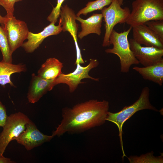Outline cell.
<instances>
[{
  "label": "cell",
  "instance_id": "26",
  "mask_svg": "<svg viewBox=\"0 0 163 163\" xmlns=\"http://www.w3.org/2000/svg\"><path fill=\"white\" fill-rule=\"evenodd\" d=\"M15 161H11L10 158H6L2 154H0V163H14Z\"/></svg>",
  "mask_w": 163,
  "mask_h": 163
},
{
  "label": "cell",
  "instance_id": "25",
  "mask_svg": "<svg viewBox=\"0 0 163 163\" xmlns=\"http://www.w3.org/2000/svg\"><path fill=\"white\" fill-rule=\"evenodd\" d=\"M8 117L6 108L0 101V127L4 126Z\"/></svg>",
  "mask_w": 163,
  "mask_h": 163
},
{
  "label": "cell",
  "instance_id": "3",
  "mask_svg": "<svg viewBox=\"0 0 163 163\" xmlns=\"http://www.w3.org/2000/svg\"><path fill=\"white\" fill-rule=\"evenodd\" d=\"M132 28V27L130 26L127 30L120 33L113 29L109 38L110 44H112L113 47L105 50L106 53L115 54L119 57L120 72L123 73L128 72L133 65L139 64L130 49L128 39V34Z\"/></svg>",
  "mask_w": 163,
  "mask_h": 163
},
{
  "label": "cell",
  "instance_id": "27",
  "mask_svg": "<svg viewBox=\"0 0 163 163\" xmlns=\"http://www.w3.org/2000/svg\"><path fill=\"white\" fill-rule=\"evenodd\" d=\"M5 19L6 18L5 17H3L0 14V23L2 24V26L4 24Z\"/></svg>",
  "mask_w": 163,
  "mask_h": 163
},
{
  "label": "cell",
  "instance_id": "24",
  "mask_svg": "<svg viewBox=\"0 0 163 163\" xmlns=\"http://www.w3.org/2000/svg\"><path fill=\"white\" fill-rule=\"evenodd\" d=\"M22 0H0V5L2 6L7 12L6 16L14 15V5L15 2Z\"/></svg>",
  "mask_w": 163,
  "mask_h": 163
},
{
  "label": "cell",
  "instance_id": "4",
  "mask_svg": "<svg viewBox=\"0 0 163 163\" xmlns=\"http://www.w3.org/2000/svg\"><path fill=\"white\" fill-rule=\"evenodd\" d=\"M149 88L148 87H145L142 89L138 99L132 104L125 106L121 110L117 113H113L108 111L107 113L106 120L115 124L118 128L123 156L126 155L123 149L122 139V128L124 122L136 112L140 110L149 109L155 111H158L157 109L150 103L149 100Z\"/></svg>",
  "mask_w": 163,
  "mask_h": 163
},
{
  "label": "cell",
  "instance_id": "15",
  "mask_svg": "<svg viewBox=\"0 0 163 163\" xmlns=\"http://www.w3.org/2000/svg\"><path fill=\"white\" fill-rule=\"evenodd\" d=\"M101 14H93L86 19H83L80 16L76 17V20L81 24V31L78 35V37L82 39L90 34H95L100 35L103 20Z\"/></svg>",
  "mask_w": 163,
  "mask_h": 163
},
{
  "label": "cell",
  "instance_id": "11",
  "mask_svg": "<svg viewBox=\"0 0 163 163\" xmlns=\"http://www.w3.org/2000/svg\"><path fill=\"white\" fill-rule=\"evenodd\" d=\"M54 137L43 134L37 128L31 120L26 126L24 130L14 140L24 146L27 151L50 141Z\"/></svg>",
  "mask_w": 163,
  "mask_h": 163
},
{
  "label": "cell",
  "instance_id": "22",
  "mask_svg": "<svg viewBox=\"0 0 163 163\" xmlns=\"http://www.w3.org/2000/svg\"><path fill=\"white\" fill-rule=\"evenodd\" d=\"M145 24L158 36L163 43V20L150 21Z\"/></svg>",
  "mask_w": 163,
  "mask_h": 163
},
{
  "label": "cell",
  "instance_id": "21",
  "mask_svg": "<svg viewBox=\"0 0 163 163\" xmlns=\"http://www.w3.org/2000/svg\"><path fill=\"white\" fill-rule=\"evenodd\" d=\"M153 152L141 155L140 156H131L128 158L131 163H162L163 155L155 157L153 156Z\"/></svg>",
  "mask_w": 163,
  "mask_h": 163
},
{
  "label": "cell",
  "instance_id": "20",
  "mask_svg": "<svg viewBox=\"0 0 163 163\" xmlns=\"http://www.w3.org/2000/svg\"><path fill=\"white\" fill-rule=\"evenodd\" d=\"M0 50L2 56V61L12 63V55L8 40L3 28L0 26Z\"/></svg>",
  "mask_w": 163,
  "mask_h": 163
},
{
  "label": "cell",
  "instance_id": "23",
  "mask_svg": "<svg viewBox=\"0 0 163 163\" xmlns=\"http://www.w3.org/2000/svg\"><path fill=\"white\" fill-rule=\"evenodd\" d=\"M65 0H57L56 5L53 8L50 14L47 18V20L50 23L53 22L55 24L57 21L59 16L62 4Z\"/></svg>",
  "mask_w": 163,
  "mask_h": 163
},
{
  "label": "cell",
  "instance_id": "16",
  "mask_svg": "<svg viewBox=\"0 0 163 163\" xmlns=\"http://www.w3.org/2000/svg\"><path fill=\"white\" fill-rule=\"evenodd\" d=\"M133 69L145 80L151 81L160 86L163 83V59L157 63L147 67L134 66Z\"/></svg>",
  "mask_w": 163,
  "mask_h": 163
},
{
  "label": "cell",
  "instance_id": "19",
  "mask_svg": "<svg viewBox=\"0 0 163 163\" xmlns=\"http://www.w3.org/2000/svg\"><path fill=\"white\" fill-rule=\"evenodd\" d=\"M113 0H96L88 2L84 8L80 10L76 14V17L81 14L86 15L88 14L97 10H101L106 6L109 5Z\"/></svg>",
  "mask_w": 163,
  "mask_h": 163
},
{
  "label": "cell",
  "instance_id": "12",
  "mask_svg": "<svg viewBox=\"0 0 163 163\" xmlns=\"http://www.w3.org/2000/svg\"><path fill=\"white\" fill-rule=\"evenodd\" d=\"M50 23L39 33L34 34L29 32L27 38V41L24 43L21 46L27 53H33L39 47L46 37L57 35L62 31L60 21H59L57 26L55 25L53 22Z\"/></svg>",
  "mask_w": 163,
  "mask_h": 163
},
{
  "label": "cell",
  "instance_id": "18",
  "mask_svg": "<svg viewBox=\"0 0 163 163\" xmlns=\"http://www.w3.org/2000/svg\"><path fill=\"white\" fill-rule=\"evenodd\" d=\"M27 69L25 64H14L12 63L0 62V85L2 86L9 84L11 86L15 87L11 80L13 74L25 72Z\"/></svg>",
  "mask_w": 163,
  "mask_h": 163
},
{
  "label": "cell",
  "instance_id": "17",
  "mask_svg": "<svg viewBox=\"0 0 163 163\" xmlns=\"http://www.w3.org/2000/svg\"><path fill=\"white\" fill-rule=\"evenodd\" d=\"M63 63L55 58L47 59L37 71V75L47 80H54L62 73Z\"/></svg>",
  "mask_w": 163,
  "mask_h": 163
},
{
  "label": "cell",
  "instance_id": "7",
  "mask_svg": "<svg viewBox=\"0 0 163 163\" xmlns=\"http://www.w3.org/2000/svg\"><path fill=\"white\" fill-rule=\"evenodd\" d=\"M5 20L2 27L6 35L12 54L22 46L24 41L27 39L29 31L24 21L17 19L14 15H5Z\"/></svg>",
  "mask_w": 163,
  "mask_h": 163
},
{
  "label": "cell",
  "instance_id": "6",
  "mask_svg": "<svg viewBox=\"0 0 163 163\" xmlns=\"http://www.w3.org/2000/svg\"><path fill=\"white\" fill-rule=\"evenodd\" d=\"M30 121L27 115L21 112L8 116L0 134V154L3 155L9 142L24 130Z\"/></svg>",
  "mask_w": 163,
  "mask_h": 163
},
{
  "label": "cell",
  "instance_id": "8",
  "mask_svg": "<svg viewBox=\"0 0 163 163\" xmlns=\"http://www.w3.org/2000/svg\"><path fill=\"white\" fill-rule=\"evenodd\" d=\"M99 64L98 61L94 59H90L89 64L85 67L81 66L79 64H77L74 71L67 74L62 73L54 80L53 84L55 86L61 83L66 84L69 87V92L72 93L77 89L79 84L84 83L81 81L83 79L88 78L99 81V78H93L89 75V71L92 69L97 67Z\"/></svg>",
  "mask_w": 163,
  "mask_h": 163
},
{
  "label": "cell",
  "instance_id": "28",
  "mask_svg": "<svg viewBox=\"0 0 163 163\" xmlns=\"http://www.w3.org/2000/svg\"><path fill=\"white\" fill-rule=\"evenodd\" d=\"M123 1L124 0H118L119 4L121 6L123 5Z\"/></svg>",
  "mask_w": 163,
  "mask_h": 163
},
{
  "label": "cell",
  "instance_id": "2",
  "mask_svg": "<svg viewBox=\"0 0 163 163\" xmlns=\"http://www.w3.org/2000/svg\"><path fill=\"white\" fill-rule=\"evenodd\" d=\"M126 23L132 27L152 20H163V0H135Z\"/></svg>",
  "mask_w": 163,
  "mask_h": 163
},
{
  "label": "cell",
  "instance_id": "14",
  "mask_svg": "<svg viewBox=\"0 0 163 163\" xmlns=\"http://www.w3.org/2000/svg\"><path fill=\"white\" fill-rule=\"evenodd\" d=\"M133 38L136 43L146 46L163 49V43L158 36L145 24L132 27Z\"/></svg>",
  "mask_w": 163,
  "mask_h": 163
},
{
  "label": "cell",
  "instance_id": "9",
  "mask_svg": "<svg viewBox=\"0 0 163 163\" xmlns=\"http://www.w3.org/2000/svg\"><path fill=\"white\" fill-rule=\"evenodd\" d=\"M59 16L60 17L59 21L62 25V30L69 32L75 42L76 53V59L75 65L84 63L78 43V25L76 22V16L74 11L66 5L61 6Z\"/></svg>",
  "mask_w": 163,
  "mask_h": 163
},
{
  "label": "cell",
  "instance_id": "1",
  "mask_svg": "<svg viewBox=\"0 0 163 163\" xmlns=\"http://www.w3.org/2000/svg\"><path fill=\"white\" fill-rule=\"evenodd\" d=\"M109 107L105 100H91L62 110V119L52 135L81 133L104 123Z\"/></svg>",
  "mask_w": 163,
  "mask_h": 163
},
{
  "label": "cell",
  "instance_id": "13",
  "mask_svg": "<svg viewBox=\"0 0 163 163\" xmlns=\"http://www.w3.org/2000/svg\"><path fill=\"white\" fill-rule=\"evenodd\" d=\"M54 80L44 79L32 74L27 96L28 101L34 104L48 91L51 90L54 86Z\"/></svg>",
  "mask_w": 163,
  "mask_h": 163
},
{
  "label": "cell",
  "instance_id": "10",
  "mask_svg": "<svg viewBox=\"0 0 163 163\" xmlns=\"http://www.w3.org/2000/svg\"><path fill=\"white\" fill-rule=\"evenodd\" d=\"M134 56L144 67L155 64L163 59V49L152 46H143L133 38L129 40Z\"/></svg>",
  "mask_w": 163,
  "mask_h": 163
},
{
  "label": "cell",
  "instance_id": "5",
  "mask_svg": "<svg viewBox=\"0 0 163 163\" xmlns=\"http://www.w3.org/2000/svg\"><path fill=\"white\" fill-rule=\"evenodd\" d=\"M101 12L105 23V30L102 46L106 47L110 45L109 38L114 27L118 24L126 23L130 11L127 7L122 8L118 0H113L109 6L104 7Z\"/></svg>",
  "mask_w": 163,
  "mask_h": 163
}]
</instances>
